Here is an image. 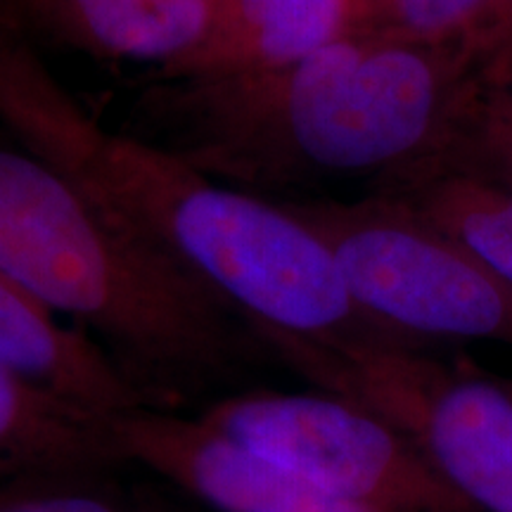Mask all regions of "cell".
<instances>
[{"instance_id":"obj_4","label":"cell","mask_w":512,"mask_h":512,"mask_svg":"<svg viewBox=\"0 0 512 512\" xmlns=\"http://www.w3.org/2000/svg\"><path fill=\"white\" fill-rule=\"evenodd\" d=\"M261 339L275 363L406 434L472 510L512 512V394L501 377L403 344Z\"/></svg>"},{"instance_id":"obj_18","label":"cell","mask_w":512,"mask_h":512,"mask_svg":"<svg viewBox=\"0 0 512 512\" xmlns=\"http://www.w3.org/2000/svg\"><path fill=\"white\" fill-rule=\"evenodd\" d=\"M503 382H505V387H508L510 394H512V380H503Z\"/></svg>"},{"instance_id":"obj_1","label":"cell","mask_w":512,"mask_h":512,"mask_svg":"<svg viewBox=\"0 0 512 512\" xmlns=\"http://www.w3.org/2000/svg\"><path fill=\"white\" fill-rule=\"evenodd\" d=\"M475 67L456 43L347 36L266 72L157 79L145 112L152 143L254 195L347 176L389 192L453 155Z\"/></svg>"},{"instance_id":"obj_8","label":"cell","mask_w":512,"mask_h":512,"mask_svg":"<svg viewBox=\"0 0 512 512\" xmlns=\"http://www.w3.org/2000/svg\"><path fill=\"white\" fill-rule=\"evenodd\" d=\"M112 415L0 366V503L124 477Z\"/></svg>"},{"instance_id":"obj_9","label":"cell","mask_w":512,"mask_h":512,"mask_svg":"<svg viewBox=\"0 0 512 512\" xmlns=\"http://www.w3.org/2000/svg\"><path fill=\"white\" fill-rule=\"evenodd\" d=\"M211 0H22L19 34L100 60L152 64L171 72L200 48L209 29Z\"/></svg>"},{"instance_id":"obj_14","label":"cell","mask_w":512,"mask_h":512,"mask_svg":"<svg viewBox=\"0 0 512 512\" xmlns=\"http://www.w3.org/2000/svg\"><path fill=\"white\" fill-rule=\"evenodd\" d=\"M489 0H363L358 36L425 46L458 43Z\"/></svg>"},{"instance_id":"obj_6","label":"cell","mask_w":512,"mask_h":512,"mask_svg":"<svg viewBox=\"0 0 512 512\" xmlns=\"http://www.w3.org/2000/svg\"><path fill=\"white\" fill-rule=\"evenodd\" d=\"M197 415L358 508L475 512L406 434L337 394L254 387L209 403Z\"/></svg>"},{"instance_id":"obj_16","label":"cell","mask_w":512,"mask_h":512,"mask_svg":"<svg viewBox=\"0 0 512 512\" xmlns=\"http://www.w3.org/2000/svg\"><path fill=\"white\" fill-rule=\"evenodd\" d=\"M512 41V0H489L456 43L467 60L482 62Z\"/></svg>"},{"instance_id":"obj_2","label":"cell","mask_w":512,"mask_h":512,"mask_svg":"<svg viewBox=\"0 0 512 512\" xmlns=\"http://www.w3.org/2000/svg\"><path fill=\"white\" fill-rule=\"evenodd\" d=\"M0 121L259 332L399 344L358 311L328 245L285 202L223 183L147 138L105 131L3 24Z\"/></svg>"},{"instance_id":"obj_11","label":"cell","mask_w":512,"mask_h":512,"mask_svg":"<svg viewBox=\"0 0 512 512\" xmlns=\"http://www.w3.org/2000/svg\"><path fill=\"white\" fill-rule=\"evenodd\" d=\"M0 366L102 415L150 408L91 337L0 273Z\"/></svg>"},{"instance_id":"obj_12","label":"cell","mask_w":512,"mask_h":512,"mask_svg":"<svg viewBox=\"0 0 512 512\" xmlns=\"http://www.w3.org/2000/svg\"><path fill=\"white\" fill-rule=\"evenodd\" d=\"M394 195L512 285V178L444 169Z\"/></svg>"},{"instance_id":"obj_7","label":"cell","mask_w":512,"mask_h":512,"mask_svg":"<svg viewBox=\"0 0 512 512\" xmlns=\"http://www.w3.org/2000/svg\"><path fill=\"white\" fill-rule=\"evenodd\" d=\"M112 432L133 470L216 512H370L325 494L197 413L136 408L112 415Z\"/></svg>"},{"instance_id":"obj_15","label":"cell","mask_w":512,"mask_h":512,"mask_svg":"<svg viewBox=\"0 0 512 512\" xmlns=\"http://www.w3.org/2000/svg\"><path fill=\"white\" fill-rule=\"evenodd\" d=\"M0 512H162V508L131 494L124 477H117L98 484L15 498L0 503Z\"/></svg>"},{"instance_id":"obj_10","label":"cell","mask_w":512,"mask_h":512,"mask_svg":"<svg viewBox=\"0 0 512 512\" xmlns=\"http://www.w3.org/2000/svg\"><path fill=\"white\" fill-rule=\"evenodd\" d=\"M363 0H211L209 29L188 60L157 79L266 72L358 36Z\"/></svg>"},{"instance_id":"obj_13","label":"cell","mask_w":512,"mask_h":512,"mask_svg":"<svg viewBox=\"0 0 512 512\" xmlns=\"http://www.w3.org/2000/svg\"><path fill=\"white\" fill-rule=\"evenodd\" d=\"M477 69L458 147L444 169L512 178V41L477 62Z\"/></svg>"},{"instance_id":"obj_5","label":"cell","mask_w":512,"mask_h":512,"mask_svg":"<svg viewBox=\"0 0 512 512\" xmlns=\"http://www.w3.org/2000/svg\"><path fill=\"white\" fill-rule=\"evenodd\" d=\"M335 256L358 311L403 347H512V285L411 204L375 192L358 202H285Z\"/></svg>"},{"instance_id":"obj_3","label":"cell","mask_w":512,"mask_h":512,"mask_svg":"<svg viewBox=\"0 0 512 512\" xmlns=\"http://www.w3.org/2000/svg\"><path fill=\"white\" fill-rule=\"evenodd\" d=\"M0 273L105 349L159 411L200 413L275 361L238 309L24 145L0 143Z\"/></svg>"},{"instance_id":"obj_17","label":"cell","mask_w":512,"mask_h":512,"mask_svg":"<svg viewBox=\"0 0 512 512\" xmlns=\"http://www.w3.org/2000/svg\"><path fill=\"white\" fill-rule=\"evenodd\" d=\"M19 8H22V0H0V24L19 31Z\"/></svg>"}]
</instances>
